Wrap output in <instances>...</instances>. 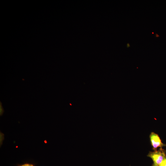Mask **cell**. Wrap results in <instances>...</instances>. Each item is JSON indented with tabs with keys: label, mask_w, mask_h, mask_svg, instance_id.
<instances>
[{
	"label": "cell",
	"mask_w": 166,
	"mask_h": 166,
	"mask_svg": "<svg viewBox=\"0 0 166 166\" xmlns=\"http://www.w3.org/2000/svg\"><path fill=\"white\" fill-rule=\"evenodd\" d=\"M148 156L152 159L155 166H159L166 157L165 152L161 148L158 151L150 152Z\"/></svg>",
	"instance_id": "1"
},
{
	"label": "cell",
	"mask_w": 166,
	"mask_h": 166,
	"mask_svg": "<svg viewBox=\"0 0 166 166\" xmlns=\"http://www.w3.org/2000/svg\"><path fill=\"white\" fill-rule=\"evenodd\" d=\"M150 138L152 145L154 150H156L158 147L166 146V144L162 142L159 136L153 132H152L150 134Z\"/></svg>",
	"instance_id": "2"
},
{
	"label": "cell",
	"mask_w": 166,
	"mask_h": 166,
	"mask_svg": "<svg viewBox=\"0 0 166 166\" xmlns=\"http://www.w3.org/2000/svg\"><path fill=\"white\" fill-rule=\"evenodd\" d=\"M159 166H166V157L162 161Z\"/></svg>",
	"instance_id": "3"
},
{
	"label": "cell",
	"mask_w": 166,
	"mask_h": 166,
	"mask_svg": "<svg viewBox=\"0 0 166 166\" xmlns=\"http://www.w3.org/2000/svg\"><path fill=\"white\" fill-rule=\"evenodd\" d=\"M18 166H34V165L33 164L25 163L21 165H18Z\"/></svg>",
	"instance_id": "4"
},
{
	"label": "cell",
	"mask_w": 166,
	"mask_h": 166,
	"mask_svg": "<svg viewBox=\"0 0 166 166\" xmlns=\"http://www.w3.org/2000/svg\"><path fill=\"white\" fill-rule=\"evenodd\" d=\"M130 46V44H129V43H128L127 44V48H128Z\"/></svg>",
	"instance_id": "5"
},
{
	"label": "cell",
	"mask_w": 166,
	"mask_h": 166,
	"mask_svg": "<svg viewBox=\"0 0 166 166\" xmlns=\"http://www.w3.org/2000/svg\"><path fill=\"white\" fill-rule=\"evenodd\" d=\"M158 35L157 34H156V37H158Z\"/></svg>",
	"instance_id": "6"
},
{
	"label": "cell",
	"mask_w": 166,
	"mask_h": 166,
	"mask_svg": "<svg viewBox=\"0 0 166 166\" xmlns=\"http://www.w3.org/2000/svg\"><path fill=\"white\" fill-rule=\"evenodd\" d=\"M152 33L153 34V33Z\"/></svg>",
	"instance_id": "7"
},
{
	"label": "cell",
	"mask_w": 166,
	"mask_h": 166,
	"mask_svg": "<svg viewBox=\"0 0 166 166\" xmlns=\"http://www.w3.org/2000/svg\"><path fill=\"white\" fill-rule=\"evenodd\" d=\"M152 166H155L154 165H153Z\"/></svg>",
	"instance_id": "8"
}]
</instances>
